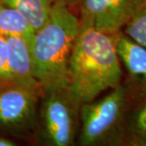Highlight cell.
<instances>
[{
	"mask_svg": "<svg viewBox=\"0 0 146 146\" xmlns=\"http://www.w3.org/2000/svg\"><path fill=\"white\" fill-rule=\"evenodd\" d=\"M115 48L128 74L126 84L133 96L146 94V48L124 33L115 34Z\"/></svg>",
	"mask_w": 146,
	"mask_h": 146,
	"instance_id": "obj_7",
	"label": "cell"
},
{
	"mask_svg": "<svg viewBox=\"0 0 146 146\" xmlns=\"http://www.w3.org/2000/svg\"><path fill=\"white\" fill-rule=\"evenodd\" d=\"M15 84L8 66L6 37L0 34V89Z\"/></svg>",
	"mask_w": 146,
	"mask_h": 146,
	"instance_id": "obj_13",
	"label": "cell"
},
{
	"mask_svg": "<svg viewBox=\"0 0 146 146\" xmlns=\"http://www.w3.org/2000/svg\"><path fill=\"white\" fill-rule=\"evenodd\" d=\"M115 34L80 29L68 68V87L80 104L121 84L123 72L115 48Z\"/></svg>",
	"mask_w": 146,
	"mask_h": 146,
	"instance_id": "obj_1",
	"label": "cell"
},
{
	"mask_svg": "<svg viewBox=\"0 0 146 146\" xmlns=\"http://www.w3.org/2000/svg\"><path fill=\"white\" fill-rule=\"evenodd\" d=\"M144 0H80V29L115 34L141 11Z\"/></svg>",
	"mask_w": 146,
	"mask_h": 146,
	"instance_id": "obj_5",
	"label": "cell"
},
{
	"mask_svg": "<svg viewBox=\"0 0 146 146\" xmlns=\"http://www.w3.org/2000/svg\"><path fill=\"white\" fill-rule=\"evenodd\" d=\"M127 140L129 146H146V94L133 96L127 114Z\"/></svg>",
	"mask_w": 146,
	"mask_h": 146,
	"instance_id": "obj_9",
	"label": "cell"
},
{
	"mask_svg": "<svg viewBox=\"0 0 146 146\" xmlns=\"http://www.w3.org/2000/svg\"><path fill=\"white\" fill-rule=\"evenodd\" d=\"M39 97L17 84L0 89V124L7 127L30 125L36 115Z\"/></svg>",
	"mask_w": 146,
	"mask_h": 146,
	"instance_id": "obj_6",
	"label": "cell"
},
{
	"mask_svg": "<svg viewBox=\"0 0 146 146\" xmlns=\"http://www.w3.org/2000/svg\"><path fill=\"white\" fill-rule=\"evenodd\" d=\"M42 98L41 123L47 145H73L78 129L80 102L68 86L47 91Z\"/></svg>",
	"mask_w": 146,
	"mask_h": 146,
	"instance_id": "obj_4",
	"label": "cell"
},
{
	"mask_svg": "<svg viewBox=\"0 0 146 146\" xmlns=\"http://www.w3.org/2000/svg\"><path fill=\"white\" fill-rule=\"evenodd\" d=\"M143 8H145L146 10V0H144V5H143Z\"/></svg>",
	"mask_w": 146,
	"mask_h": 146,
	"instance_id": "obj_16",
	"label": "cell"
},
{
	"mask_svg": "<svg viewBox=\"0 0 146 146\" xmlns=\"http://www.w3.org/2000/svg\"><path fill=\"white\" fill-rule=\"evenodd\" d=\"M80 31V20L69 5L54 1L47 21L29 43L33 72L46 92L68 86L69 61Z\"/></svg>",
	"mask_w": 146,
	"mask_h": 146,
	"instance_id": "obj_2",
	"label": "cell"
},
{
	"mask_svg": "<svg viewBox=\"0 0 146 146\" xmlns=\"http://www.w3.org/2000/svg\"><path fill=\"white\" fill-rule=\"evenodd\" d=\"M124 33L146 48V10L142 7L125 26Z\"/></svg>",
	"mask_w": 146,
	"mask_h": 146,
	"instance_id": "obj_12",
	"label": "cell"
},
{
	"mask_svg": "<svg viewBox=\"0 0 146 146\" xmlns=\"http://www.w3.org/2000/svg\"><path fill=\"white\" fill-rule=\"evenodd\" d=\"M16 144L14 141H11L4 137H0V146H16Z\"/></svg>",
	"mask_w": 146,
	"mask_h": 146,
	"instance_id": "obj_14",
	"label": "cell"
},
{
	"mask_svg": "<svg viewBox=\"0 0 146 146\" xmlns=\"http://www.w3.org/2000/svg\"><path fill=\"white\" fill-rule=\"evenodd\" d=\"M53 2L54 1H62V2H64V3H66L68 5H72V4H75L78 0H52Z\"/></svg>",
	"mask_w": 146,
	"mask_h": 146,
	"instance_id": "obj_15",
	"label": "cell"
},
{
	"mask_svg": "<svg viewBox=\"0 0 146 146\" xmlns=\"http://www.w3.org/2000/svg\"><path fill=\"white\" fill-rule=\"evenodd\" d=\"M7 6L16 8L28 19L34 31H36L47 21L52 0H0Z\"/></svg>",
	"mask_w": 146,
	"mask_h": 146,
	"instance_id": "obj_11",
	"label": "cell"
},
{
	"mask_svg": "<svg viewBox=\"0 0 146 146\" xmlns=\"http://www.w3.org/2000/svg\"><path fill=\"white\" fill-rule=\"evenodd\" d=\"M132 98L130 88L121 84L102 99L81 104L80 145H127L126 120Z\"/></svg>",
	"mask_w": 146,
	"mask_h": 146,
	"instance_id": "obj_3",
	"label": "cell"
},
{
	"mask_svg": "<svg viewBox=\"0 0 146 146\" xmlns=\"http://www.w3.org/2000/svg\"><path fill=\"white\" fill-rule=\"evenodd\" d=\"M6 41L8 66L14 84L42 98L46 91L33 72L29 42L19 36H6Z\"/></svg>",
	"mask_w": 146,
	"mask_h": 146,
	"instance_id": "obj_8",
	"label": "cell"
},
{
	"mask_svg": "<svg viewBox=\"0 0 146 146\" xmlns=\"http://www.w3.org/2000/svg\"><path fill=\"white\" fill-rule=\"evenodd\" d=\"M34 29L20 11L0 2V34L3 36H19L30 43Z\"/></svg>",
	"mask_w": 146,
	"mask_h": 146,
	"instance_id": "obj_10",
	"label": "cell"
}]
</instances>
